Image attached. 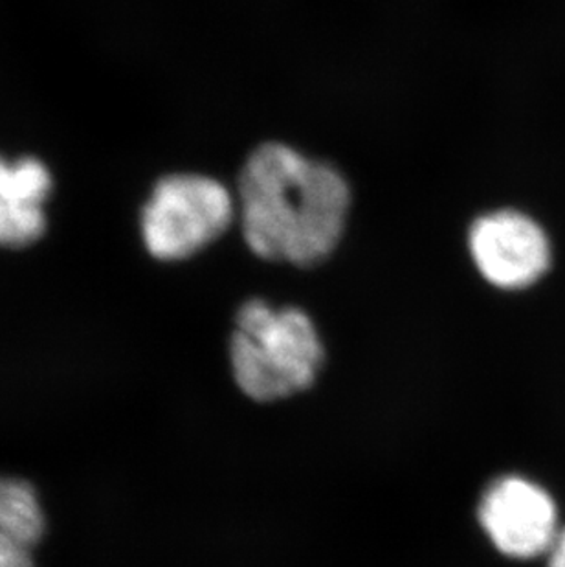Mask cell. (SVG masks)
I'll use <instances>...</instances> for the list:
<instances>
[{"label":"cell","instance_id":"3957f363","mask_svg":"<svg viewBox=\"0 0 565 567\" xmlns=\"http://www.w3.org/2000/svg\"><path fill=\"white\" fill-rule=\"evenodd\" d=\"M235 193L208 175L176 173L156 184L142 214L151 256L182 261L225 236L237 219Z\"/></svg>","mask_w":565,"mask_h":567},{"label":"cell","instance_id":"5b68a950","mask_svg":"<svg viewBox=\"0 0 565 567\" xmlns=\"http://www.w3.org/2000/svg\"><path fill=\"white\" fill-rule=\"evenodd\" d=\"M477 516L497 551L516 560L547 555L562 529L553 496L523 476H503L492 483Z\"/></svg>","mask_w":565,"mask_h":567},{"label":"cell","instance_id":"8992f818","mask_svg":"<svg viewBox=\"0 0 565 567\" xmlns=\"http://www.w3.org/2000/svg\"><path fill=\"white\" fill-rule=\"evenodd\" d=\"M52 177L38 158H0V245L21 248L38 241L47 228L44 203Z\"/></svg>","mask_w":565,"mask_h":567},{"label":"cell","instance_id":"277c9868","mask_svg":"<svg viewBox=\"0 0 565 567\" xmlns=\"http://www.w3.org/2000/svg\"><path fill=\"white\" fill-rule=\"evenodd\" d=\"M469 252L492 287L523 290L549 272L553 245L544 226L522 209L500 208L475 217Z\"/></svg>","mask_w":565,"mask_h":567},{"label":"cell","instance_id":"52a82bcc","mask_svg":"<svg viewBox=\"0 0 565 567\" xmlns=\"http://www.w3.org/2000/svg\"><path fill=\"white\" fill-rule=\"evenodd\" d=\"M43 533V507L32 485L0 476V567H35L33 547Z\"/></svg>","mask_w":565,"mask_h":567},{"label":"cell","instance_id":"ba28073f","mask_svg":"<svg viewBox=\"0 0 565 567\" xmlns=\"http://www.w3.org/2000/svg\"><path fill=\"white\" fill-rule=\"evenodd\" d=\"M547 567H565V527H562L547 553Z\"/></svg>","mask_w":565,"mask_h":567},{"label":"cell","instance_id":"7a4b0ae2","mask_svg":"<svg viewBox=\"0 0 565 567\" xmlns=\"http://www.w3.org/2000/svg\"><path fill=\"white\" fill-rule=\"evenodd\" d=\"M323 359L315 323L296 307L250 300L237 312L229 360L235 382L251 401H282L309 390Z\"/></svg>","mask_w":565,"mask_h":567},{"label":"cell","instance_id":"6da1fadb","mask_svg":"<svg viewBox=\"0 0 565 567\" xmlns=\"http://www.w3.org/2000/svg\"><path fill=\"white\" fill-rule=\"evenodd\" d=\"M235 197L250 252L298 268L332 256L352 208L351 184L335 164L278 140L246 156Z\"/></svg>","mask_w":565,"mask_h":567}]
</instances>
